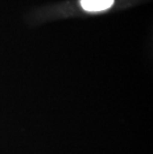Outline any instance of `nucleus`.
I'll return each mask as SVG.
<instances>
[{"instance_id": "f257e3e1", "label": "nucleus", "mask_w": 153, "mask_h": 154, "mask_svg": "<svg viewBox=\"0 0 153 154\" xmlns=\"http://www.w3.org/2000/svg\"><path fill=\"white\" fill-rule=\"evenodd\" d=\"M115 0H81V6L89 12L105 11L110 8Z\"/></svg>"}]
</instances>
